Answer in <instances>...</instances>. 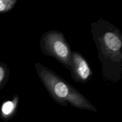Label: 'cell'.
I'll return each mask as SVG.
<instances>
[{"label":"cell","mask_w":122,"mask_h":122,"mask_svg":"<svg viewBox=\"0 0 122 122\" xmlns=\"http://www.w3.org/2000/svg\"><path fill=\"white\" fill-rule=\"evenodd\" d=\"M93 40L102 66V79L116 83L122 78V35L119 28L100 19L91 24Z\"/></svg>","instance_id":"cell-1"},{"label":"cell","mask_w":122,"mask_h":122,"mask_svg":"<svg viewBox=\"0 0 122 122\" xmlns=\"http://www.w3.org/2000/svg\"><path fill=\"white\" fill-rule=\"evenodd\" d=\"M40 48L43 54L53 57L64 67L70 70L71 50L62 32L51 30L44 33L40 39Z\"/></svg>","instance_id":"cell-3"},{"label":"cell","mask_w":122,"mask_h":122,"mask_svg":"<svg viewBox=\"0 0 122 122\" xmlns=\"http://www.w3.org/2000/svg\"><path fill=\"white\" fill-rule=\"evenodd\" d=\"M19 96L15 95L12 101H5L1 107V117L3 120H10L15 116L19 104Z\"/></svg>","instance_id":"cell-5"},{"label":"cell","mask_w":122,"mask_h":122,"mask_svg":"<svg viewBox=\"0 0 122 122\" xmlns=\"http://www.w3.org/2000/svg\"><path fill=\"white\" fill-rule=\"evenodd\" d=\"M69 70L73 80L77 83H87L93 76L92 70L85 57L76 51H71Z\"/></svg>","instance_id":"cell-4"},{"label":"cell","mask_w":122,"mask_h":122,"mask_svg":"<svg viewBox=\"0 0 122 122\" xmlns=\"http://www.w3.org/2000/svg\"><path fill=\"white\" fill-rule=\"evenodd\" d=\"M35 67L38 77L55 102L64 107L69 104L80 110L97 112L83 94L54 71L39 63H35Z\"/></svg>","instance_id":"cell-2"},{"label":"cell","mask_w":122,"mask_h":122,"mask_svg":"<svg viewBox=\"0 0 122 122\" xmlns=\"http://www.w3.org/2000/svg\"><path fill=\"white\" fill-rule=\"evenodd\" d=\"M17 2L16 0H0V13H5L11 11Z\"/></svg>","instance_id":"cell-6"}]
</instances>
